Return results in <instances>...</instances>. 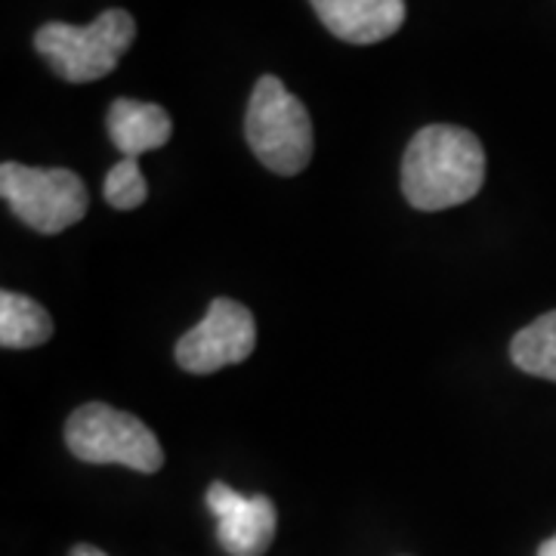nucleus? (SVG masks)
Segmentation results:
<instances>
[{"label": "nucleus", "instance_id": "nucleus-1", "mask_svg": "<svg viewBox=\"0 0 556 556\" xmlns=\"http://www.w3.org/2000/svg\"><path fill=\"white\" fill-rule=\"evenodd\" d=\"M485 182V152L477 134L455 124L417 130L402 155V195L417 211H448Z\"/></svg>", "mask_w": 556, "mask_h": 556}, {"label": "nucleus", "instance_id": "nucleus-2", "mask_svg": "<svg viewBox=\"0 0 556 556\" xmlns=\"http://www.w3.org/2000/svg\"><path fill=\"white\" fill-rule=\"evenodd\" d=\"M244 137L254 159L278 177H298L313 161L309 112L276 75H263L254 84L244 115Z\"/></svg>", "mask_w": 556, "mask_h": 556}, {"label": "nucleus", "instance_id": "nucleus-3", "mask_svg": "<svg viewBox=\"0 0 556 556\" xmlns=\"http://www.w3.org/2000/svg\"><path fill=\"white\" fill-rule=\"evenodd\" d=\"M137 38V22L127 10H105L90 25L47 22L35 35V50L68 84H90L115 72Z\"/></svg>", "mask_w": 556, "mask_h": 556}, {"label": "nucleus", "instance_id": "nucleus-4", "mask_svg": "<svg viewBox=\"0 0 556 556\" xmlns=\"http://www.w3.org/2000/svg\"><path fill=\"white\" fill-rule=\"evenodd\" d=\"M68 452L87 464H121L137 473H159L164 448L159 437L139 420L105 402H87L65 424Z\"/></svg>", "mask_w": 556, "mask_h": 556}, {"label": "nucleus", "instance_id": "nucleus-5", "mask_svg": "<svg viewBox=\"0 0 556 556\" xmlns=\"http://www.w3.org/2000/svg\"><path fill=\"white\" fill-rule=\"evenodd\" d=\"M0 195L16 217L40 236L65 232L87 217V189L75 170L65 167H25L3 161Z\"/></svg>", "mask_w": 556, "mask_h": 556}, {"label": "nucleus", "instance_id": "nucleus-6", "mask_svg": "<svg viewBox=\"0 0 556 556\" xmlns=\"http://www.w3.org/2000/svg\"><path fill=\"white\" fill-rule=\"evenodd\" d=\"M257 346V325L239 300H211L207 316L177 340V365L189 375H214L226 365H239Z\"/></svg>", "mask_w": 556, "mask_h": 556}, {"label": "nucleus", "instance_id": "nucleus-7", "mask_svg": "<svg viewBox=\"0 0 556 556\" xmlns=\"http://www.w3.org/2000/svg\"><path fill=\"white\" fill-rule=\"evenodd\" d=\"M207 507L217 517V541L229 556H263L276 538V504L266 495L244 497L226 482L207 489Z\"/></svg>", "mask_w": 556, "mask_h": 556}, {"label": "nucleus", "instance_id": "nucleus-8", "mask_svg": "<svg viewBox=\"0 0 556 556\" xmlns=\"http://www.w3.org/2000/svg\"><path fill=\"white\" fill-rule=\"evenodd\" d=\"M321 25L346 43H378L405 22V0H309Z\"/></svg>", "mask_w": 556, "mask_h": 556}, {"label": "nucleus", "instance_id": "nucleus-9", "mask_svg": "<svg viewBox=\"0 0 556 556\" xmlns=\"http://www.w3.org/2000/svg\"><path fill=\"white\" fill-rule=\"evenodd\" d=\"M174 121L155 102L115 100L109 109V137L124 159H139L170 142Z\"/></svg>", "mask_w": 556, "mask_h": 556}, {"label": "nucleus", "instance_id": "nucleus-10", "mask_svg": "<svg viewBox=\"0 0 556 556\" xmlns=\"http://www.w3.org/2000/svg\"><path fill=\"white\" fill-rule=\"evenodd\" d=\"M53 338V318L38 300L3 291L0 294V346L3 350H31Z\"/></svg>", "mask_w": 556, "mask_h": 556}, {"label": "nucleus", "instance_id": "nucleus-11", "mask_svg": "<svg viewBox=\"0 0 556 556\" xmlns=\"http://www.w3.org/2000/svg\"><path fill=\"white\" fill-rule=\"evenodd\" d=\"M510 358L519 371L556 383V309L535 318L510 340Z\"/></svg>", "mask_w": 556, "mask_h": 556}, {"label": "nucleus", "instance_id": "nucleus-12", "mask_svg": "<svg viewBox=\"0 0 556 556\" xmlns=\"http://www.w3.org/2000/svg\"><path fill=\"white\" fill-rule=\"evenodd\" d=\"M105 201L115 211H137L139 204L149 199V182L139 170L137 159H121L109 174H105V186H102Z\"/></svg>", "mask_w": 556, "mask_h": 556}, {"label": "nucleus", "instance_id": "nucleus-13", "mask_svg": "<svg viewBox=\"0 0 556 556\" xmlns=\"http://www.w3.org/2000/svg\"><path fill=\"white\" fill-rule=\"evenodd\" d=\"M72 556H105L100 551V547H93V544H78L75 551H72Z\"/></svg>", "mask_w": 556, "mask_h": 556}, {"label": "nucleus", "instance_id": "nucleus-14", "mask_svg": "<svg viewBox=\"0 0 556 556\" xmlns=\"http://www.w3.org/2000/svg\"><path fill=\"white\" fill-rule=\"evenodd\" d=\"M535 556H556V535L547 538V541H544V544L538 547Z\"/></svg>", "mask_w": 556, "mask_h": 556}]
</instances>
